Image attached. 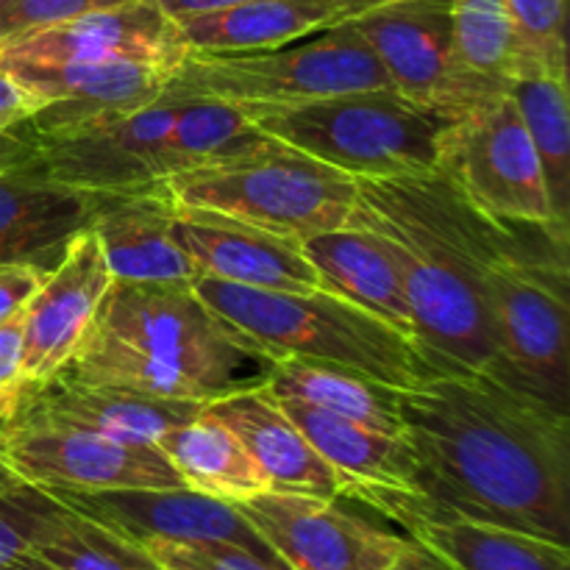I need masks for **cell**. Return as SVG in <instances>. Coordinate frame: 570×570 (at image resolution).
I'll return each mask as SVG.
<instances>
[{"instance_id": "obj_1", "label": "cell", "mask_w": 570, "mask_h": 570, "mask_svg": "<svg viewBox=\"0 0 570 570\" xmlns=\"http://www.w3.org/2000/svg\"><path fill=\"white\" fill-rule=\"evenodd\" d=\"M399 412L429 510L568 546V412L462 367L401 390Z\"/></svg>"}, {"instance_id": "obj_2", "label": "cell", "mask_w": 570, "mask_h": 570, "mask_svg": "<svg viewBox=\"0 0 570 570\" xmlns=\"http://www.w3.org/2000/svg\"><path fill=\"white\" fill-rule=\"evenodd\" d=\"M348 226L371 228L395 256L429 356L507 382L488 284L543 226L482 215L440 170L360 178Z\"/></svg>"}, {"instance_id": "obj_3", "label": "cell", "mask_w": 570, "mask_h": 570, "mask_svg": "<svg viewBox=\"0 0 570 570\" xmlns=\"http://www.w3.org/2000/svg\"><path fill=\"white\" fill-rule=\"evenodd\" d=\"M273 367L276 360L193 284L111 282L87 337L56 376L212 404L262 387Z\"/></svg>"}, {"instance_id": "obj_4", "label": "cell", "mask_w": 570, "mask_h": 570, "mask_svg": "<svg viewBox=\"0 0 570 570\" xmlns=\"http://www.w3.org/2000/svg\"><path fill=\"white\" fill-rule=\"evenodd\" d=\"M193 287L276 362L284 356L332 362L395 390H410L445 371L415 337L323 287L282 293L239 287L209 276H200Z\"/></svg>"}, {"instance_id": "obj_5", "label": "cell", "mask_w": 570, "mask_h": 570, "mask_svg": "<svg viewBox=\"0 0 570 570\" xmlns=\"http://www.w3.org/2000/svg\"><path fill=\"white\" fill-rule=\"evenodd\" d=\"M248 115L267 137L356 181L440 170L445 137L460 117L415 104L393 87Z\"/></svg>"}, {"instance_id": "obj_6", "label": "cell", "mask_w": 570, "mask_h": 570, "mask_svg": "<svg viewBox=\"0 0 570 570\" xmlns=\"http://www.w3.org/2000/svg\"><path fill=\"white\" fill-rule=\"evenodd\" d=\"M387 87L382 61L351 20H343L273 50L187 53L165 92L262 111Z\"/></svg>"}, {"instance_id": "obj_7", "label": "cell", "mask_w": 570, "mask_h": 570, "mask_svg": "<svg viewBox=\"0 0 570 570\" xmlns=\"http://www.w3.org/2000/svg\"><path fill=\"white\" fill-rule=\"evenodd\" d=\"M165 184L184 209L217 212L298 243L348 226L356 204V178L278 139L259 154L176 173Z\"/></svg>"}, {"instance_id": "obj_8", "label": "cell", "mask_w": 570, "mask_h": 570, "mask_svg": "<svg viewBox=\"0 0 570 570\" xmlns=\"http://www.w3.org/2000/svg\"><path fill=\"white\" fill-rule=\"evenodd\" d=\"M568 228L543 226L488 284L507 382L568 412Z\"/></svg>"}, {"instance_id": "obj_9", "label": "cell", "mask_w": 570, "mask_h": 570, "mask_svg": "<svg viewBox=\"0 0 570 570\" xmlns=\"http://www.w3.org/2000/svg\"><path fill=\"white\" fill-rule=\"evenodd\" d=\"M440 173L482 215L501 223L568 228L554 215L543 167L510 92L456 117L445 137Z\"/></svg>"}, {"instance_id": "obj_10", "label": "cell", "mask_w": 570, "mask_h": 570, "mask_svg": "<svg viewBox=\"0 0 570 570\" xmlns=\"http://www.w3.org/2000/svg\"><path fill=\"white\" fill-rule=\"evenodd\" d=\"M181 104V95L165 92L131 111H111L48 131L28 128V159L50 181L89 193H128L165 181L161 145Z\"/></svg>"}, {"instance_id": "obj_11", "label": "cell", "mask_w": 570, "mask_h": 570, "mask_svg": "<svg viewBox=\"0 0 570 570\" xmlns=\"http://www.w3.org/2000/svg\"><path fill=\"white\" fill-rule=\"evenodd\" d=\"M0 454L17 479L53 493L187 488L156 443H126L70 423L11 415Z\"/></svg>"}, {"instance_id": "obj_12", "label": "cell", "mask_w": 570, "mask_h": 570, "mask_svg": "<svg viewBox=\"0 0 570 570\" xmlns=\"http://www.w3.org/2000/svg\"><path fill=\"white\" fill-rule=\"evenodd\" d=\"M237 510L289 570H382L412 540L340 507V499L265 490Z\"/></svg>"}, {"instance_id": "obj_13", "label": "cell", "mask_w": 570, "mask_h": 570, "mask_svg": "<svg viewBox=\"0 0 570 570\" xmlns=\"http://www.w3.org/2000/svg\"><path fill=\"white\" fill-rule=\"evenodd\" d=\"M70 510L104 523L120 538L142 546L165 543H232L282 566V557L248 523L232 501L198 493L193 488L100 490V493H56ZM289 570V568H287Z\"/></svg>"}, {"instance_id": "obj_14", "label": "cell", "mask_w": 570, "mask_h": 570, "mask_svg": "<svg viewBox=\"0 0 570 570\" xmlns=\"http://www.w3.org/2000/svg\"><path fill=\"white\" fill-rule=\"evenodd\" d=\"M351 26L371 45L395 92L465 115L449 0H393L351 17Z\"/></svg>"}, {"instance_id": "obj_15", "label": "cell", "mask_w": 570, "mask_h": 570, "mask_svg": "<svg viewBox=\"0 0 570 570\" xmlns=\"http://www.w3.org/2000/svg\"><path fill=\"white\" fill-rule=\"evenodd\" d=\"M9 81L39 104L22 126L31 131L89 117L131 111L165 95L173 70L139 59H61L45 65H0Z\"/></svg>"}, {"instance_id": "obj_16", "label": "cell", "mask_w": 570, "mask_h": 570, "mask_svg": "<svg viewBox=\"0 0 570 570\" xmlns=\"http://www.w3.org/2000/svg\"><path fill=\"white\" fill-rule=\"evenodd\" d=\"M178 26L156 0H131L89 11L0 45V65H45L61 59H139L176 72L184 56Z\"/></svg>"}, {"instance_id": "obj_17", "label": "cell", "mask_w": 570, "mask_h": 570, "mask_svg": "<svg viewBox=\"0 0 570 570\" xmlns=\"http://www.w3.org/2000/svg\"><path fill=\"white\" fill-rule=\"evenodd\" d=\"M111 273L92 228L67 245L59 265L48 273L26 306L22 384L48 382L67 365L87 337L100 301L109 293Z\"/></svg>"}, {"instance_id": "obj_18", "label": "cell", "mask_w": 570, "mask_h": 570, "mask_svg": "<svg viewBox=\"0 0 570 570\" xmlns=\"http://www.w3.org/2000/svg\"><path fill=\"white\" fill-rule=\"evenodd\" d=\"M360 504L399 523L410 540L451 570H570V549L499 523L429 510L421 495L373 493Z\"/></svg>"}, {"instance_id": "obj_19", "label": "cell", "mask_w": 570, "mask_h": 570, "mask_svg": "<svg viewBox=\"0 0 570 570\" xmlns=\"http://www.w3.org/2000/svg\"><path fill=\"white\" fill-rule=\"evenodd\" d=\"M106 200V193L50 181L28 156L0 167V265L53 271L67 245L92 226Z\"/></svg>"}, {"instance_id": "obj_20", "label": "cell", "mask_w": 570, "mask_h": 570, "mask_svg": "<svg viewBox=\"0 0 570 570\" xmlns=\"http://www.w3.org/2000/svg\"><path fill=\"white\" fill-rule=\"evenodd\" d=\"M178 206V204H176ZM176 239L200 276L254 289L304 293L321 287L298 239L262 232L234 217L204 209H176Z\"/></svg>"}, {"instance_id": "obj_21", "label": "cell", "mask_w": 570, "mask_h": 570, "mask_svg": "<svg viewBox=\"0 0 570 570\" xmlns=\"http://www.w3.org/2000/svg\"><path fill=\"white\" fill-rule=\"evenodd\" d=\"M176 209L165 181L109 195L89 228L98 237L111 282H198L193 259L176 239Z\"/></svg>"}, {"instance_id": "obj_22", "label": "cell", "mask_w": 570, "mask_h": 570, "mask_svg": "<svg viewBox=\"0 0 570 570\" xmlns=\"http://www.w3.org/2000/svg\"><path fill=\"white\" fill-rule=\"evenodd\" d=\"M204 406V401L154 399L50 376L48 382L20 384L14 417L70 423L126 443H159L167 432L193 421Z\"/></svg>"}, {"instance_id": "obj_23", "label": "cell", "mask_w": 570, "mask_h": 570, "mask_svg": "<svg viewBox=\"0 0 570 570\" xmlns=\"http://www.w3.org/2000/svg\"><path fill=\"white\" fill-rule=\"evenodd\" d=\"M206 410L226 423L265 471L271 490L304 493L317 499H345V482L289 421L271 390H239L206 404Z\"/></svg>"}, {"instance_id": "obj_24", "label": "cell", "mask_w": 570, "mask_h": 570, "mask_svg": "<svg viewBox=\"0 0 570 570\" xmlns=\"http://www.w3.org/2000/svg\"><path fill=\"white\" fill-rule=\"evenodd\" d=\"M273 399L309 440L312 449L343 476L345 499L362 501L373 493L417 495V465L404 438L373 432L306 401L278 395Z\"/></svg>"}, {"instance_id": "obj_25", "label": "cell", "mask_w": 570, "mask_h": 570, "mask_svg": "<svg viewBox=\"0 0 570 570\" xmlns=\"http://www.w3.org/2000/svg\"><path fill=\"white\" fill-rule=\"evenodd\" d=\"M301 248L326 293L340 295L415 337L404 276L379 234L362 226H343L304 239Z\"/></svg>"}, {"instance_id": "obj_26", "label": "cell", "mask_w": 570, "mask_h": 570, "mask_svg": "<svg viewBox=\"0 0 570 570\" xmlns=\"http://www.w3.org/2000/svg\"><path fill=\"white\" fill-rule=\"evenodd\" d=\"M343 20V11L328 0H243L184 17L176 26L189 53H254L282 48Z\"/></svg>"}, {"instance_id": "obj_27", "label": "cell", "mask_w": 570, "mask_h": 570, "mask_svg": "<svg viewBox=\"0 0 570 570\" xmlns=\"http://www.w3.org/2000/svg\"><path fill=\"white\" fill-rule=\"evenodd\" d=\"M267 390L278 399H298L315 404L332 415L348 417L373 432L404 438L399 412L401 390L387 387L376 379L351 367L321 360L284 356L267 376Z\"/></svg>"}, {"instance_id": "obj_28", "label": "cell", "mask_w": 570, "mask_h": 570, "mask_svg": "<svg viewBox=\"0 0 570 570\" xmlns=\"http://www.w3.org/2000/svg\"><path fill=\"white\" fill-rule=\"evenodd\" d=\"M156 445L181 473L184 484L198 493L237 504L271 490L265 471L256 465L237 434L217 421L206 406L193 421L167 432Z\"/></svg>"}, {"instance_id": "obj_29", "label": "cell", "mask_w": 570, "mask_h": 570, "mask_svg": "<svg viewBox=\"0 0 570 570\" xmlns=\"http://www.w3.org/2000/svg\"><path fill=\"white\" fill-rule=\"evenodd\" d=\"M456 67L468 111L510 92L521 61V39L504 0H449Z\"/></svg>"}, {"instance_id": "obj_30", "label": "cell", "mask_w": 570, "mask_h": 570, "mask_svg": "<svg viewBox=\"0 0 570 570\" xmlns=\"http://www.w3.org/2000/svg\"><path fill=\"white\" fill-rule=\"evenodd\" d=\"M510 95L527 126L554 215L570 217V83L568 70L527 65L512 76Z\"/></svg>"}, {"instance_id": "obj_31", "label": "cell", "mask_w": 570, "mask_h": 570, "mask_svg": "<svg viewBox=\"0 0 570 570\" xmlns=\"http://www.w3.org/2000/svg\"><path fill=\"white\" fill-rule=\"evenodd\" d=\"M271 142L273 137H267L239 106L217 98H184L181 111L161 145L165 181L195 167L245 159Z\"/></svg>"}, {"instance_id": "obj_32", "label": "cell", "mask_w": 570, "mask_h": 570, "mask_svg": "<svg viewBox=\"0 0 570 570\" xmlns=\"http://www.w3.org/2000/svg\"><path fill=\"white\" fill-rule=\"evenodd\" d=\"M33 554L56 570H161L142 546L76 510L61 518L53 534Z\"/></svg>"}, {"instance_id": "obj_33", "label": "cell", "mask_w": 570, "mask_h": 570, "mask_svg": "<svg viewBox=\"0 0 570 570\" xmlns=\"http://www.w3.org/2000/svg\"><path fill=\"white\" fill-rule=\"evenodd\" d=\"M70 507L39 484L22 482L0 490V568L33 554L53 534Z\"/></svg>"}, {"instance_id": "obj_34", "label": "cell", "mask_w": 570, "mask_h": 570, "mask_svg": "<svg viewBox=\"0 0 570 570\" xmlns=\"http://www.w3.org/2000/svg\"><path fill=\"white\" fill-rule=\"evenodd\" d=\"M521 39V61L568 70V0H504ZM515 70V72H518Z\"/></svg>"}, {"instance_id": "obj_35", "label": "cell", "mask_w": 570, "mask_h": 570, "mask_svg": "<svg viewBox=\"0 0 570 570\" xmlns=\"http://www.w3.org/2000/svg\"><path fill=\"white\" fill-rule=\"evenodd\" d=\"M142 549L165 570H287L232 543H165L148 540Z\"/></svg>"}, {"instance_id": "obj_36", "label": "cell", "mask_w": 570, "mask_h": 570, "mask_svg": "<svg viewBox=\"0 0 570 570\" xmlns=\"http://www.w3.org/2000/svg\"><path fill=\"white\" fill-rule=\"evenodd\" d=\"M122 3L131 0H0V45L22 33Z\"/></svg>"}, {"instance_id": "obj_37", "label": "cell", "mask_w": 570, "mask_h": 570, "mask_svg": "<svg viewBox=\"0 0 570 570\" xmlns=\"http://www.w3.org/2000/svg\"><path fill=\"white\" fill-rule=\"evenodd\" d=\"M48 273L37 265H0V323L26 309Z\"/></svg>"}, {"instance_id": "obj_38", "label": "cell", "mask_w": 570, "mask_h": 570, "mask_svg": "<svg viewBox=\"0 0 570 570\" xmlns=\"http://www.w3.org/2000/svg\"><path fill=\"white\" fill-rule=\"evenodd\" d=\"M22 345H26V309L0 323V390H20Z\"/></svg>"}, {"instance_id": "obj_39", "label": "cell", "mask_w": 570, "mask_h": 570, "mask_svg": "<svg viewBox=\"0 0 570 570\" xmlns=\"http://www.w3.org/2000/svg\"><path fill=\"white\" fill-rule=\"evenodd\" d=\"M37 109V100L28 92H22L14 81H9V78L0 72V131H9L17 122L28 120Z\"/></svg>"}, {"instance_id": "obj_40", "label": "cell", "mask_w": 570, "mask_h": 570, "mask_svg": "<svg viewBox=\"0 0 570 570\" xmlns=\"http://www.w3.org/2000/svg\"><path fill=\"white\" fill-rule=\"evenodd\" d=\"M161 6L167 17L173 20H184V17H195V14H206V11H217L226 9V6L243 3V0H156Z\"/></svg>"}, {"instance_id": "obj_41", "label": "cell", "mask_w": 570, "mask_h": 570, "mask_svg": "<svg viewBox=\"0 0 570 570\" xmlns=\"http://www.w3.org/2000/svg\"><path fill=\"white\" fill-rule=\"evenodd\" d=\"M382 570H451V568L445 566V562H440L434 554H429L423 546H417L415 540H412L410 549H406L399 560H393L387 568H382Z\"/></svg>"}, {"instance_id": "obj_42", "label": "cell", "mask_w": 570, "mask_h": 570, "mask_svg": "<svg viewBox=\"0 0 570 570\" xmlns=\"http://www.w3.org/2000/svg\"><path fill=\"white\" fill-rule=\"evenodd\" d=\"M328 3L337 6V9L343 11L345 20H351V17H360V14H365V11L376 9V6L393 3V0H328Z\"/></svg>"}, {"instance_id": "obj_43", "label": "cell", "mask_w": 570, "mask_h": 570, "mask_svg": "<svg viewBox=\"0 0 570 570\" xmlns=\"http://www.w3.org/2000/svg\"><path fill=\"white\" fill-rule=\"evenodd\" d=\"M17 406V390H0V434L9 426L11 415H14Z\"/></svg>"}, {"instance_id": "obj_44", "label": "cell", "mask_w": 570, "mask_h": 570, "mask_svg": "<svg viewBox=\"0 0 570 570\" xmlns=\"http://www.w3.org/2000/svg\"><path fill=\"white\" fill-rule=\"evenodd\" d=\"M0 570H56V568L48 566V562H45L42 557L26 554V557H20V560H14V562H9V566H3Z\"/></svg>"}, {"instance_id": "obj_45", "label": "cell", "mask_w": 570, "mask_h": 570, "mask_svg": "<svg viewBox=\"0 0 570 570\" xmlns=\"http://www.w3.org/2000/svg\"><path fill=\"white\" fill-rule=\"evenodd\" d=\"M14 482H17L14 471H11V468L6 465L3 454H0V490H3V488H9V484H14Z\"/></svg>"}, {"instance_id": "obj_46", "label": "cell", "mask_w": 570, "mask_h": 570, "mask_svg": "<svg viewBox=\"0 0 570 570\" xmlns=\"http://www.w3.org/2000/svg\"><path fill=\"white\" fill-rule=\"evenodd\" d=\"M161 570H165V568H161Z\"/></svg>"}]
</instances>
